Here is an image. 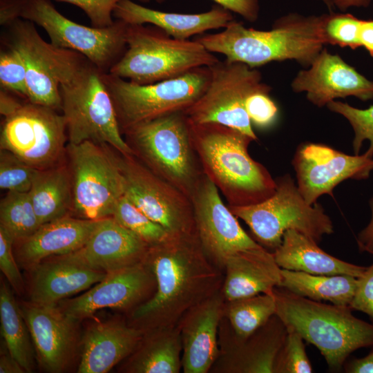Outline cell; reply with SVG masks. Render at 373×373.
Listing matches in <instances>:
<instances>
[{"label": "cell", "mask_w": 373, "mask_h": 373, "mask_svg": "<svg viewBox=\"0 0 373 373\" xmlns=\"http://www.w3.org/2000/svg\"><path fill=\"white\" fill-rule=\"evenodd\" d=\"M275 192L266 200L229 209L249 227L256 241L274 252L285 232L294 229L317 243L334 232V225L321 205L309 204L289 175L276 180Z\"/></svg>", "instance_id": "obj_8"}, {"label": "cell", "mask_w": 373, "mask_h": 373, "mask_svg": "<svg viewBox=\"0 0 373 373\" xmlns=\"http://www.w3.org/2000/svg\"><path fill=\"white\" fill-rule=\"evenodd\" d=\"M273 293L276 314L318 349L331 371L341 370L355 350L373 346V324L355 317L350 306L325 304L281 287Z\"/></svg>", "instance_id": "obj_4"}, {"label": "cell", "mask_w": 373, "mask_h": 373, "mask_svg": "<svg viewBox=\"0 0 373 373\" xmlns=\"http://www.w3.org/2000/svg\"><path fill=\"white\" fill-rule=\"evenodd\" d=\"M349 306L352 310L362 312L373 320V262L358 278L356 291Z\"/></svg>", "instance_id": "obj_45"}, {"label": "cell", "mask_w": 373, "mask_h": 373, "mask_svg": "<svg viewBox=\"0 0 373 373\" xmlns=\"http://www.w3.org/2000/svg\"><path fill=\"white\" fill-rule=\"evenodd\" d=\"M20 97L3 90L0 91V113L3 117L12 114L21 105Z\"/></svg>", "instance_id": "obj_49"}, {"label": "cell", "mask_w": 373, "mask_h": 373, "mask_svg": "<svg viewBox=\"0 0 373 373\" xmlns=\"http://www.w3.org/2000/svg\"><path fill=\"white\" fill-rule=\"evenodd\" d=\"M287 328L275 314L245 338L238 337L223 316L219 326V354L209 373H275Z\"/></svg>", "instance_id": "obj_18"}, {"label": "cell", "mask_w": 373, "mask_h": 373, "mask_svg": "<svg viewBox=\"0 0 373 373\" xmlns=\"http://www.w3.org/2000/svg\"><path fill=\"white\" fill-rule=\"evenodd\" d=\"M188 122L204 174L222 191L230 205L256 204L275 192L276 180L248 153V146L254 141L251 137L219 124Z\"/></svg>", "instance_id": "obj_3"}, {"label": "cell", "mask_w": 373, "mask_h": 373, "mask_svg": "<svg viewBox=\"0 0 373 373\" xmlns=\"http://www.w3.org/2000/svg\"><path fill=\"white\" fill-rule=\"evenodd\" d=\"M109 146L92 141L66 145V162L72 180L73 213L97 220L111 217L124 195L117 154Z\"/></svg>", "instance_id": "obj_12"}, {"label": "cell", "mask_w": 373, "mask_h": 373, "mask_svg": "<svg viewBox=\"0 0 373 373\" xmlns=\"http://www.w3.org/2000/svg\"><path fill=\"white\" fill-rule=\"evenodd\" d=\"M144 262L154 275L156 289L131 314V325L144 332L175 326L186 311L220 291L223 283V272L206 256L196 233L170 235L150 245Z\"/></svg>", "instance_id": "obj_1"}, {"label": "cell", "mask_w": 373, "mask_h": 373, "mask_svg": "<svg viewBox=\"0 0 373 373\" xmlns=\"http://www.w3.org/2000/svg\"><path fill=\"white\" fill-rule=\"evenodd\" d=\"M211 76L200 98L184 111L194 124L215 123L238 130L257 140L245 108L247 99L261 90H271L260 72L238 61H219L209 66Z\"/></svg>", "instance_id": "obj_13"}, {"label": "cell", "mask_w": 373, "mask_h": 373, "mask_svg": "<svg viewBox=\"0 0 373 373\" xmlns=\"http://www.w3.org/2000/svg\"><path fill=\"white\" fill-rule=\"evenodd\" d=\"M273 254L280 268L314 275L343 274L359 278L367 267L327 254L314 240L294 229L285 232L281 244Z\"/></svg>", "instance_id": "obj_29"}, {"label": "cell", "mask_w": 373, "mask_h": 373, "mask_svg": "<svg viewBox=\"0 0 373 373\" xmlns=\"http://www.w3.org/2000/svg\"><path fill=\"white\" fill-rule=\"evenodd\" d=\"M149 246L108 217L99 220L82 249L70 254L88 267L108 274L143 262Z\"/></svg>", "instance_id": "obj_22"}, {"label": "cell", "mask_w": 373, "mask_h": 373, "mask_svg": "<svg viewBox=\"0 0 373 373\" xmlns=\"http://www.w3.org/2000/svg\"><path fill=\"white\" fill-rule=\"evenodd\" d=\"M126 50L109 73L146 85L170 79L219 59L198 41L172 37L151 24L128 25Z\"/></svg>", "instance_id": "obj_5"}, {"label": "cell", "mask_w": 373, "mask_h": 373, "mask_svg": "<svg viewBox=\"0 0 373 373\" xmlns=\"http://www.w3.org/2000/svg\"><path fill=\"white\" fill-rule=\"evenodd\" d=\"M113 17L128 25L155 26L182 40L207 30L224 28L234 20L231 12L219 5L204 12L182 14L151 9L131 0H120L113 9Z\"/></svg>", "instance_id": "obj_24"}, {"label": "cell", "mask_w": 373, "mask_h": 373, "mask_svg": "<svg viewBox=\"0 0 373 373\" xmlns=\"http://www.w3.org/2000/svg\"><path fill=\"white\" fill-rule=\"evenodd\" d=\"M162 3L166 0H155ZM230 12L238 14L250 22L256 21L259 16L260 6L258 0H213Z\"/></svg>", "instance_id": "obj_46"}, {"label": "cell", "mask_w": 373, "mask_h": 373, "mask_svg": "<svg viewBox=\"0 0 373 373\" xmlns=\"http://www.w3.org/2000/svg\"><path fill=\"white\" fill-rule=\"evenodd\" d=\"M36 265L30 300L32 303L42 305H55L64 298L100 282L108 274L88 267L70 254Z\"/></svg>", "instance_id": "obj_27"}, {"label": "cell", "mask_w": 373, "mask_h": 373, "mask_svg": "<svg viewBox=\"0 0 373 373\" xmlns=\"http://www.w3.org/2000/svg\"><path fill=\"white\" fill-rule=\"evenodd\" d=\"M271 90L256 92L248 97L245 108L251 124L260 128L271 125L276 119L278 107L269 96Z\"/></svg>", "instance_id": "obj_42"}, {"label": "cell", "mask_w": 373, "mask_h": 373, "mask_svg": "<svg viewBox=\"0 0 373 373\" xmlns=\"http://www.w3.org/2000/svg\"><path fill=\"white\" fill-rule=\"evenodd\" d=\"M155 289L154 275L143 261L108 273L84 294L66 300L61 310L73 321L104 308L133 310L151 298Z\"/></svg>", "instance_id": "obj_19"}, {"label": "cell", "mask_w": 373, "mask_h": 373, "mask_svg": "<svg viewBox=\"0 0 373 373\" xmlns=\"http://www.w3.org/2000/svg\"><path fill=\"white\" fill-rule=\"evenodd\" d=\"M16 18L41 27L52 45L82 54L103 73H109L126 50L128 24L122 20L106 28L89 27L64 16L50 0H0L1 26Z\"/></svg>", "instance_id": "obj_6"}, {"label": "cell", "mask_w": 373, "mask_h": 373, "mask_svg": "<svg viewBox=\"0 0 373 373\" xmlns=\"http://www.w3.org/2000/svg\"><path fill=\"white\" fill-rule=\"evenodd\" d=\"M117 157L126 198L170 235L195 233L190 198L142 164L134 155L119 153Z\"/></svg>", "instance_id": "obj_15"}, {"label": "cell", "mask_w": 373, "mask_h": 373, "mask_svg": "<svg viewBox=\"0 0 373 373\" xmlns=\"http://www.w3.org/2000/svg\"><path fill=\"white\" fill-rule=\"evenodd\" d=\"M287 332L278 354L275 373H311L313 368L307 355L303 338L294 329Z\"/></svg>", "instance_id": "obj_41"}, {"label": "cell", "mask_w": 373, "mask_h": 373, "mask_svg": "<svg viewBox=\"0 0 373 373\" xmlns=\"http://www.w3.org/2000/svg\"><path fill=\"white\" fill-rule=\"evenodd\" d=\"M211 76L209 67L202 66L175 78L141 85L109 73H102L122 133L139 123L184 112L204 93Z\"/></svg>", "instance_id": "obj_10"}, {"label": "cell", "mask_w": 373, "mask_h": 373, "mask_svg": "<svg viewBox=\"0 0 373 373\" xmlns=\"http://www.w3.org/2000/svg\"><path fill=\"white\" fill-rule=\"evenodd\" d=\"M73 4L80 9L88 17L90 24L95 28H106L111 26L115 20L113 11L120 0H56ZM148 3L151 0H137Z\"/></svg>", "instance_id": "obj_43"}, {"label": "cell", "mask_w": 373, "mask_h": 373, "mask_svg": "<svg viewBox=\"0 0 373 373\" xmlns=\"http://www.w3.org/2000/svg\"><path fill=\"white\" fill-rule=\"evenodd\" d=\"M195 233L209 260L222 272L227 258L262 245L241 227L223 203L216 184L203 174L191 197Z\"/></svg>", "instance_id": "obj_16"}, {"label": "cell", "mask_w": 373, "mask_h": 373, "mask_svg": "<svg viewBox=\"0 0 373 373\" xmlns=\"http://www.w3.org/2000/svg\"><path fill=\"white\" fill-rule=\"evenodd\" d=\"M144 332L120 321H109L90 327L84 338L77 372H108L134 351Z\"/></svg>", "instance_id": "obj_28"}, {"label": "cell", "mask_w": 373, "mask_h": 373, "mask_svg": "<svg viewBox=\"0 0 373 373\" xmlns=\"http://www.w3.org/2000/svg\"><path fill=\"white\" fill-rule=\"evenodd\" d=\"M182 353L177 325L153 328L144 332L124 370L130 373H179Z\"/></svg>", "instance_id": "obj_30"}, {"label": "cell", "mask_w": 373, "mask_h": 373, "mask_svg": "<svg viewBox=\"0 0 373 373\" xmlns=\"http://www.w3.org/2000/svg\"><path fill=\"white\" fill-rule=\"evenodd\" d=\"M224 302L220 289L190 308L178 322L184 373H209L219 354L218 331Z\"/></svg>", "instance_id": "obj_21"}, {"label": "cell", "mask_w": 373, "mask_h": 373, "mask_svg": "<svg viewBox=\"0 0 373 373\" xmlns=\"http://www.w3.org/2000/svg\"><path fill=\"white\" fill-rule=\"evenodd\" d=\"M21 309L41 365L50 372L63 370L73 345L75 321L55 305L30 303Z\"/></svg>", "instance_id": "obj_23"}, {"label": "cell", "mask_w": 373, "mask_h": 373, "mask_svg": "<svg viewBox=\"0 0 373 373\" xmlns=\"http://www.w3.org/2000/svg\"><path fill=\"white\" fill-rule=\"evenodd\" d=\"M15 240L0 226V269L17 293L23 289V280L15 261L12 246Z\"/></svg>", "instance_id": "obj_44"}, {"label": "cell", "mask_w": 373, "mask_h": 373, "mask_svg": "<svg viewBox=\"0 0 373 373\" xmlns=\"http://www.w3.org/2000/svg\"><path fill=\"white\" fill-rule=\"evenodd\" d=\"M276 312V299L271 292L225 300L223 316L235 334L245 338L265 325Z\"/></svg>", "instance_id": "obj_34"}, {"label": "cell", "mask_w": 373, "mask_h": 373, "mask_svg": "<svg viewBox=\"0 0 373 373\" xmlns=\"http://www.w3.org/2000/svg\"><path fill=\"white\" fill-rule=\"evenodd\" d=\"M4 27L3 43L17 50L26 66L27 99L61 111L60 85L71 81L92 63L77 51L46 41L30 21L16 18Z\"/></svg>", "instance_id": "obj_9"}, {"label": "cell", "mask_w": 373, "mask_h": 373, "mask_svg": "<svg viewBox=\"0 0 373 373\" xmlns=\"http://www.w3.org/2000/svg\"><path fill=\"white\" fill-rule=\"evenodd\" d=\"M0 226L15 242L33 233L41 224L28 193L8 191L1 200Z\"/></svg>", "instance_id": "obj_35"}, {"label": "cell", "mask_w": 373, "mask_h": 373, "mask_svg": "<svg viewBox=\"0 0 373 373\" xmlns=\"http://www.w3.org/2000/svg\"><path fill=\"white\" fill-rule=\"evenodd\" d=\"M0 318L1 334L8 353L26 372H31L34 361L30 332L21 309L10 289L4 283L0 288Z\"/></svg>", "instance_id": "obj_33"}, {"label": "cell", "mask_w": 373, "mask_h": 373, "mask_svg": "<svg viewBox=\"0 0 373 373\" xmlns=\"http://www.w3.org/2000/svg\"><path fill=\"white\" fill-rule=\"evenodd\" d=\"M28 193L41 225L70 216L73 186L66 160L52 167L38 170Z\"/></svg>", "instance_id": "obj_31"}, {"label": "cell", "mask_w": 373, "mask_h": 373, "mask_svg": "<svg viewBox=\"0 0 373 373\" xmlns=\"http://www.w3.org/2000/svg\"><path fill=\"white\" fill-rule=\"evenodd\" d=\"M343 367L348 373H373V350L365 357L345 362Z\"/></svg>", "instance_id": "obj_48"}, {"label": "cell", "mask_w": 373, "mask_h": 373, "mask_svg": "<svg viewBox=\"0 0 373 373\" xmlns=\"http://www.w3.org/2000/svg\"><path fill=\"white\" fill-rule=\"evenodd\" d=\"M326 106L331 111L343 115L352 127L354 133L352 141L354 154L358 155L363 142L368 140L370 146L365 153L373 157V105L361 109L333 100Z\"/></svg>", "instance_id": "obj_37"}, {"label": "cell", "mask_w": 373, "mask_h": 373, "mask_svg": "<svg viewBox=\"0 0 373 373\" xmlns=\"http://www.w3.org/2000/svg\"><path fill=\"white\" fill-rule=\"evenodd\" d=\"M292 164L300 193L314 204L346 180L367 179L373 171V157L365 153L348 155L325 144L307 142L298 147Z\"/></svg>", "instance_id": "obj_17"}, {"label": "cell", "mask_w": 373, "mask_h": 373, "mask_svg": "<svg viewBox=\"0 0 373 373\" xmlns=\"http://www.w3.org/2000/svg\"><path fill=\"white\" fill-rule=\"evenodd\" d=\"M0 50L1 90L27 99L26 68L15 48L3 44Z\"/></svg>", "instance_id": "obj_40"}, {"label": "cell", "mask_w": 373, "mask_h": 373, "mask_svg": "<svg viewBox=\"0 0 373 373\" xmlns=\"http://www.w3.org/2000/svg\"><path fill=\"white\" fill-rule=\"evenodd\" d=\"M135 156L150 170L190 198L201 178L184 112L165 115L125 131Z\"/></svg>", "instance_id": "obj_7"}, {"label": "cell", "mask_w": 373, "mask_h": 373, "mask_svg": "<svg viewBox=\"0 0 373 373\" xmlns=\"http://www.w3.org/2000/svg\"><path fill=\"white\" fill-rule=\"evenodd\" d=\"M327 6L330 12H332V10L334 7L332 0H322Z\"/></svg>", "instance_id": "obj_53"}, {"label": "cell", "mask_w": 373, "mask_h": 373, "mask_svg": "<svg viewBox=\"0 0 373 373\" xmlns=\"http://www.w3.org/2000/svg\"><path fill=\"white\" fill-rule=\"evenodd\" d=\"M102 73L91 64L71 81L59 86L68 143L92 141L108 145L122 155H134L122 137L111 97L102 78Z\"/></svg>", "instance_id": "obj_11"}, {"label": "cell", "mask_w": 373, "mask_h": 373, "mask_svg": "<svg viewBox=\"0 0 373 373\" xmlns=\"http://www.w3.org/2000/svg\"><path fill=\"white\" fill-rule=\"evenodd\" d=\"M280 287L316 301H329L349 306L356 291L358 278L349 275H314L281 268Z\"/></svg>", "instance_id": "obj_32"}, {"label": "cell", "mask_w": 373, "mask_h": 373, "mask_svg": "<svg viewBox=\"0 0 373 373\" xmlns=\"http://www.w3.org/2000/svg\"><path fill=\"white\" fill-rule=\"evenodd\" d=\"M111 217L149 245L158 244L170 236L161 225L149 218L124 195L117 203Z\"/></svg>", "instance_id": "obj_36"}, {"label": "cell", "mask_w": 373, "mask_h": 373, "mask_svg": "<svg viewBox=\"0 0 373 373\" xmlns=\"http://www.w3.org/2000/svg\"><path fill=\"white\" fill-rule=\"evenodd\" d=\"M359 46L365 48L370 55L373 57V19H362Z\"/></svg>", "instance_id": "obj_50"}, {"label": "cell", "mask_w": 373, "mask_h": 373, "mask_svg": "<svg viewBox=\"0 0 373 373\" xmlns=\"http://www.w3.org/2000/svg\"><path fill=\"white\" fill-rule=\"evenodd\" d=\"M65 118L58 111L24 99L4 117L0 146L31 166L43 170L66 160Z\"/></svg>", "instance_id": "obj_14"}, {"label": "cell", "mask_w": 373, "mask_h": 373, "mask_svg": "<svg viewBox=\"0 0 373 373\" xmlns=\"http://www.w3.org/2000/svg\"><path fill=\"white\" fill-rule=\"evenodd\" d=\"M361 20L349 13L322 15L321 32L325 45H337L353 50L358 48V32Z\"/></svg>", "instance_id": "obj_38"}, {"label": "cell", "mask_w": 373, "mask_h": 373, "mask_svg": "<svg viewBox=\"0 0 373 373\" xmlns=\"http://www.w3.org/2000/svg\"><path fill=\"white\" fill-rule=\"evenodd\" d=\"M39 169L26 164L12 153L1 149L0 188L8 191L28 193Z\"/></svg>", "instance_id": "obj_39"}, {"label": "cell", "mask_w": 373, "mask_h": 373, "mask_svg": "<svg viewBox=\"0 0 373 373\" xmlns=\"http://www.w3.org/2000/svg\"><path fill=\"white\" fill-rule=\"evenodd\" d=\"M223 273L221 292L225 300L271 293L282 280L273 252L262 246L229 256Z\"/></svg>", "instance_id": "obj_25"}, {"label": "cell", "mask_w": 373, "mask_h": 373, "mask_svg": "<svg viewBox=\"0 0 373 373\" xmlns=\"http://www.w3.org/2000/svg\"><path fill=\"white\" fill-rule=\"evenodd\" d=\"M334 6L341 11H345L350 7L367 8L371 0H332Z\"/></svg>", "instance_id": "obj_52"}, {"label": "cell", "mask_w": 373, "mask_h": 373, "mask_svg": "<svg viewBox=\"0 0 373 373\" xmlns=\"http://www.w3.org/2000/svg\"><path fill=\"white\" fill-rule=\"evenodd\" d=\"M99 220L67 216L44 223L30 236L15 242L17 256L23 264L36 265L45 258L73 253L86 245Z\"/></svg>", "instance_id": "obj_26"}, {"label": "cell", "mask_w": 373, "mask_h": 373, "mask_svg": "<svg viewBox=\"0 0 373 373\" xmlns=\"http://www.w3.org/2000/svg\"><path fill=\"white\" fill-rule=\"evenodd\" d=\"M291 87L296 93L306 92L307 99L318 107L349 96L363 101L373 99V82L325 48L309 67L298 73Z\"/></svg>", "instance_id": "obj_20"}, {"label": "cell", "mask_w": 373, "mask_h": 373, "mask_svg": "<svg viewBox=\"0 0 373 373\" xmlns=\"http://www.w3.org/2000/svg\"><path fill=\"white\" fill-rule=\"evenodd\" d=\"M1 373H23V367L9 353L3 354L0 358Z\"/></svg>", "instance_id": "obj_51"}, {"label": "cell", "mask_w": 373, "mask_h": 373, "mask_svg": "<svg viewBox=\"0 0 373 373\" xmlns=\"http://www.w3.org/2000/svg\"><path fill=\"white\" fill-rule=\"evenodd\" d=\"M321 25L322 15L289 13L277 19L270 30L247 28L233 20L222 31L203 34L194 39L211 52L251 68L294 59L307 68L325 45Z\"/></svg>", "instance_id": "obj_2"}, {"label": "cell", "mask_w": 373, "mask_h": 373, "mask_svg": "<svg viewBox=\"0 0 373 373\" xmlns=\"http://www.w3.org/2000/svg\"><path fill=\"white\" fill-rule=\"evenodd\" d=\"M371 218L367 225L357 235L356 242L359 251L373 255V195L369 201Z\"/></svg>", "instance_id": "obj_47"}]
</instances>
